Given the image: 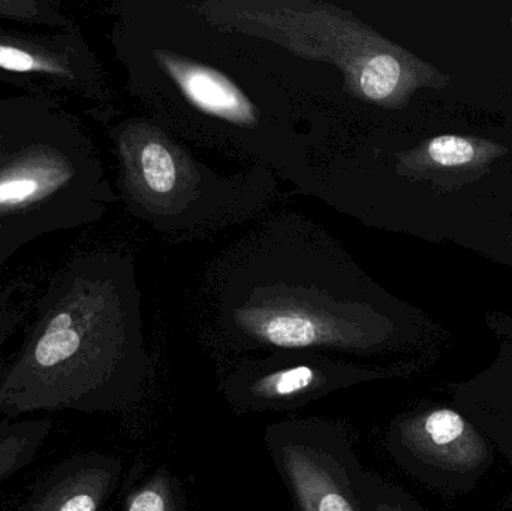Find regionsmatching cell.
I'll return each instance as SVG.
<instances>
[{"mask_svg":"<svg viewBox=\"0 0 512 511\" xmlns=\"http://www.w3.org/2000/svg\"><path fill=\"white\" fill-rule=\"evenodd\" d=\"M216 323L242 350L372 356L399 323L342 246L298 215L265 222L213 264Z\"/></svg>","mask_w":512,"mask_h":511,"instance_id":"7a4b0ae2","label":"cell"},{"mask_svg":"<svg viewBox=\"0 0 512 511\" xmlns=\"http://www.w3.org/2000/svg\"><path fill=\"white\" fill-rule=\"evenodd\" d=\"M264 443L295 511H367L364 470L343 423L282 420L267 426Z\"/></svg>","mask_w":512,"mask_h":511,"instance_id":"8992f818","label":"cell"},{"mask_svg":"<svg viewBox=\"0 0 512 511\" xmlns=\"http://www.w3.org/2000/svg\"><path fill=\"white\" fill-rule=\"evenodd\" d=\"M507 152V147L484 138L438 135L394 153V173L400 179L453 191L486 176L493 162Z\"/></svg>","mask_w":512,"mask_h":511,"instance_id":"ba28073f","label":"cell"},{"mask_svg":"<svg viewBox=\"0 0 512 511\" xmlns=\"http://www.w3.org/2000/svg\"><path fill=\"white\" fill-rule=\"evenodd\" d=\"M50 431L51 423L45 419L0 422V486L32 464Z\"/></svg>","mask_w":512,"mask_h":511,"instance_id":"30bf717a","label":"cell"},{"mask_svg":"<svg viewBox=\"0 0 512 511\" xmlns=\"http://www.w3.org/2000/svg\"><path fill=\"white\" fill-rule=\"evenodd\" d=\"M150 366L137 297L120 299L81 323L60 312L0 371V417L128 410L143 398Z\"/></svg>","mask_w":512,"mask_h":511,"instance_id":"277c9868","label":"cell"},{"mask_svg":"<svg viewBox=\"0 0 512 511\" xmlns=\"http://www.w3.org/2000/svg\"><path fill=\"white\" fill-rule=\"evenodd\" d=\"M125 511H186L179 477L161 467L129 494Z\"/></svg>","mask_w":512,"mask_h":511,"instance_id":"8fae6325","label":"cell"},{"mask_svg":"<svg viewBox=\"0 0 512 511\" xmlns=\"http://www.w3.org/2000/svg\"><path fill=\"white\" fill-rule=\"evenodd\" d=\"M360 491L367 511H423L402 489L370 471L361 474Z\"/></svg>","mask_w":512,"mask_h":511,"instance_id":"7c38bea8","label":"cell"},{"mask_svg":"<svg viewBox=\"0 0 512 511\" xmlns=\"http://www.w3.org/2000/svg\"><path fill=\"white\" fill-rule=\"evenodd\" d=\"M38 183L32 179H15L0 183V203H17L35 194Z\"/></svg>","mask_w":512,"mask_h":511,"instance_id":"4fadbf2b","label":"cell"},{"mask_svg":"<svg viewBox=\"0 0 512 511\" xmlns=\"http://www.w3.org/2000/svg\"><path fill=\"white\" fill-rule=\"evenodd\" d=\"M387 372L309 351H271L236 363L221 381V393L237 413L297 410Z\"/></svg>","mask_w":512,"mask_h":511,"instance_id":"52a82bcc","label":"cell"},{"mask_svg":"<svg viewBox=\"0 0 512 511\" xmlns=\"http://www.w3.org/2000/svg\"><path fill=\"white\" fill-rule=\"evenodd\" d=\"M511 26H512V17H511Z\"/></svg>","mask_w":512,"mask_h":511,"instance_id":"9a60e30c","label":"cell"},{"mask_svg":"<svg viewBox=\"0 0 512 511\" xmlns=\"http://www.w3.org/2000/svg\"><path fill=\"white\" fill-rule=\"evenodd\" d=\"M122 471L116 456H75L54 468L15 511H99L116 491Z\"/></svg>","mask_w":512,"mask_h":511,"instance_id":"9c48e42d","label":"cell"},{"mask_svg":"<svg viewBox=\"0 0 512 511\" xmlns=\"http://www.w3.org/2000/svg\"><path fill=\"white\" fill-rule=\"evenodd\" d=\"M129 62L153 119L188 143L249 159L306 191L309 114L254 39L198 2L155 0L132 14Z\"/></svg>","mask_w":512,"mask_h":511,"instance_id":"6da1fadb","label":"cell"},{"mask_svg":"<svg viewBox=\"0 0 512 511\" xmlns=\"http://www.w3.org/2000/svg\"><path fill=\"white\" fill-rule=\"evenodd\" d=\"M125 144L135 209L161 233L197 236L242 224L265 209L276 191L267 168L254 165L224 176L153 117L129 128Z\"/></svg>","mask_w":512,"mask_h":511,"instance_id":"5b68a950","label":"cell"},{"mask_svg":"<svg viewBox=\"0 0 512 511\" xmlns=\"http://www.w3.org/2000/svg\"><path fill=\"white\" fill-rule=\"evenodd\" d=\"M213 20L254 39L271 71L309 114V129L399 111L420 89L450 77L415 56L358 12L355 2L209 0Z\"/></svg>","mask_w":512,"mask_h":511,"instance_id":"3957f363","label":"cell"},{"mask_svg":"<svg viewBox=\"0 0 512 511\" xmlns=\"http://www.w3.org/2000/svg\"><path fill=\"white\" fill-rule=\"evenodd\" d=\"M35 66V60L26 51L0 47V68L8 69V71L26 72L35 68Z\"/></svg>","mask_w":512,"mask_h":511,"instance_id":"5bb4252c","label":"cell"}]
</instances>
